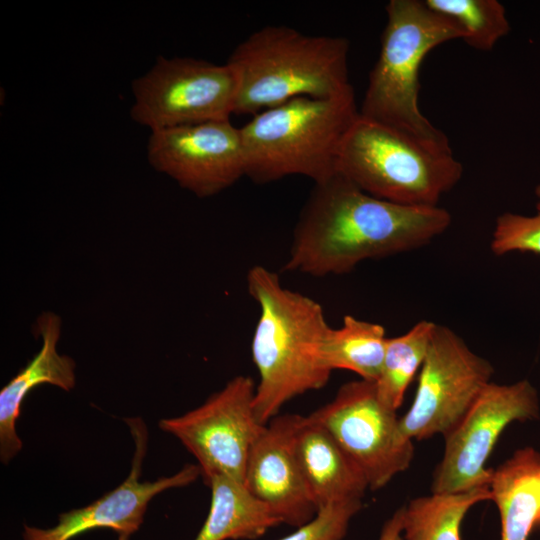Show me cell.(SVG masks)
Listing matches in <instances>:
<instances>
[{"instance_id": "20", "label": "cell", "mask_w": 540, "mask_h": 540, "mask_svg": "<svg viewBox=\"0 0 540 540\" xmlns=\"http://www.w3.org/2000/svg\"><path fill=\"white\" fill-rule=\"evenodd\" d=\"M491 498L490 487L415 498L404 506L403 540H461L460 527L469 509Z\"/></svg>"}, {"instance_id": "2", "label": "cell", "mask_w": 540, "mask_h": 540, "mask_svg": "<svg viewBox=\"0 0 540 540\" xmlns=\"http://www.w3.org/2000/svg\"><path fill=\"white\" fill-rule=\"evenodd\" d=\"M246 284L260 312L251 342L259 374L253 407L266 425L287 402L327 384L320 349L330 326L316 300L284 287L274 271L254 265Z\"/></svg>"}, {"instance_id": "25", "label": "cell", "mask_w": 540, "mask_h": 540, "mask_svg": "<svg viewBox=\"0 0 540 540\" xmlns=\"http://www.w3.org/2000/svg\"><path fill=\"white\" fill-rule=\"evenodd\" d=\"M404 506L385 522L378 540H403Z\"/></svg>"}, {"instance_id": "6", "label": "cell", "mask_w": 540, "mask_h": 540, "mask_svg": "<svg viewBox=\"0 0 540 540\" xmlns=\"http://www.w3.org/2000/svg\"><path fill=\"white\" fill-rule=\"evenodd\" d=\"M336 172L374 197L436 206L461 179L463 165L451 149L426 144L359 113L340 145Z\"/></svg>"}, {"instance_id": "15", "label": "cell", "mask_w": 540, "mask_h": 540, "mask_svg": "<svg viewBox=\"0 0 540 540\" xmlns=\"http://www.w3.org/2000/svg\"><path fill=\"white\" fill-rule=\"evenodd\" d=\"M36 332L42 338L39 352L0 391V459L4 464L22 449L16 423L27 394L40 384L70 391L76 383L74 360L60 355L56 348L61 332L60 317L52 312L43 313L36 321Z\"/></svg>"}, {"instance_id": "17", "label": "cell", "mask_w": 540, "mask_h": 540, "mask_svg": "<svg viewBox=\"0 0 540 540\" xmlns=\"http://www.w3.org/2000/svg\"><path fill=\"white\" fill-rule=\"evenodd\" d=\"M491 500L501 522V540H528L540 524V452L518 449L493 470Z\"/></svg>"}, {"instance_id": "1", "label": "cell", "mask_w": 540, "mask_h": 540, "mask_svg": "<svg viewBox=\"0 0 540 540\" xmlns=\"http://www.w3.org/2000/svg\"><path fill=\"white\" fill-rule=\"evenodd\" d=\"M451 224L436 206L374 197L339 173L314 183L293 229L286 271L313 277L349 273L367 259L429 244Z\"/></svg>"}, {"instance_id": "3", "label": "cell", "mask_w": 540, "mask_h": 540, "mask_svg": "<svg viewBox=\"0 0 540 540\" xmlns=\"http://www.w3.org/2000/svg\"><path fill=\"white\" fill-rule=\"evenodd\" d=\"M349 41L308 35L285 25L262 27L239 43L227 64L238 90L234 114H258L297 97L332 98L353 87Z\"/></svg>"}, {"instance_id": "22", "label": "cell", "mask_w": 540, "mask_h": 540, "mask_svg": "<svg viewBox=\"0 0 540 540\" xmlns=\"http://www.w3.org/2000/svg\"><path fill=\"white\" fill-rule=\"evenodd\" d=\"M460 29L469 46L489 51L510 31L505 7L497 0H424Z\"/></svg>"}, {"instance_id": "18", "label": "cell", "mask_w": 540, "mask_h": 540, "mask_svg": "<svg viewBox=\"0 0 540 540\" xmlns=\"http://www.w3.org/2000/svg\"><path fill=\"white\" fill-rule=\"evenodd\" d=\"M205 483L211 489L210 509L194 540H252L281 523L244 482L214 474Z\"/></svg>"}, {"instance_id": "13", "label": "cell", "mask_w": 540, "mask_h": 540, "mask_svg": "<svg viewBox=\"0 0 540 540\" xmlns=\"http://www.w3.org/2000/svg\"><path fill=\"white\" fill-rule=\"evenodd\" d=\"M134 439L135 451L126 479L92 503L63 512L50 528L24 526L23 540H71L95 529H112L130 536L139 530L150 501L163 491L193 483L201 471L186 464L177 473L155 481H141L142 464L148 447V431L140 418H126Z\"/></svg>"}, {"instance_id": "8", "label": "cell", "mask_w": 540, "mask_h": 540, "mask_svg": "<svg viewBox=\"0 0 540 540\" xmlns=\"http://www.w3.org/2000/svg\"><path fill=\"white\" fill-rule=\"evenodd\" d=\"M538 416L537 391L528 380L504 385L490 382L444 435V453L433 474L431 492L454 494L490 487L493 469L485 464L501 433L514 421Z\"/></svg>"}, {"instance_id": "9", "label": "cell", "mask_w": 540, "mask_h": 540, "mask_svg": "<svg viewBox=\"0 0 540 540\" xmlns=\"http://www.w3.org/2000/svg\"><path fill=\"white\" fill-rule=\"evenodd\" d=\"M309 417L360 467L371 490L386 486L413 460V440L402 431L397 411L380 401L374 382L359 379L343 384L332 401Z\"/></svg>"}, {"instance_id": "4", "label": "cell", "mask_w": 540, "mask_h": 540, "mask_svg": "<svg viewBox=\"0 0 540 540\" xmlns=\"http://www.w3.org/2000/svg\"><path fill=\"white\" fill-rule=\"evenodd\" d=\"M358 115L354 90L332 98L297 97L254 115L240 127L245 176L259 184L291 175L314 183L330 178Z\"/></svg>"}, {"instance_id": "7", "label": "cell", "mask_w": 540, "mask_h": 540, "mask_svg": "<svg viewBox=\"0 0 540 540\" xmlns=\"http://www.w3.org/2000/svg\"><path fill=\"white\" fill-rule=\"evenodd\" d=\"M133 121L152 131L228 120L234 114L237 78L227 64L160 56L132 82Z\"/></svg>"}, {"instance_id": "23", "label": "cell", "mask_w": 540, "mask_h": 540, "mask_svg": "<svg viewBox=\"0 0 540 540\" xmlns=\"http://www.w3.org/2000/svg\"><path fill=\"white\" fill-rule=\"evenodd\" d=\"M535 195L534 215L504 212L496 218L490 243L495 255L521 252L540 256V185L535 188Z\"/></svg>"}, {"instance_id": "16", "label": "cell", "mask_w": 540, "mask_h": 540, "mask_svg": "<svg viewBox=\"0 0 540 540\" xmlns=\"http://www.w3.org/2000/svg\"><path fill=\"white\" fill-rule=\"evenodd\" d=\"M298 463L317 511L362 500L368 481L354 460L319 423L303 416L295 436Z\"/></svg>"}, {"instance_id": "19", "label": "cell", "mask_w": 540, "mask_h": 540, "mask_svg": "<svg viewBox=\"0 0 540 540\" xmlns=\"http://www.w3.org/2000/svg\"><path fill=\"white\" fill-rule=\"evenodd\" d=\"M387 337L385 328L352 315L341 327H330L320 349L323 365L329 371L345 369L360 379L375 382L381 372Z\"/></svg>"}, {"instance_id": "14", "label": "cell", "mask_w": 540, "mask_h": 540, "mask_svg": "<svg viewBox=\"0 0 540 540\" xmlns=\"http://www.w3.org/2000/svg\"><path fill=\"white\" fill-rule=\"evenodd\" d=\"M303 416L278 414L263 428L251 447L244 484L286 523L298 528L311 521L317 508L304 481L295 450Z\"/></svg>"}, {"instance_id": "24", "label": "cell", "mask_w": 540, "mask_h": 540, "mask_svg": "<svg viewBox=\"0 0 540 540\" xmlns=\"http://www.w3.org/2000/svg\"><path fill=\"white\" fill-rule=\"evenodd\" d=\"M361 507V500L329 504L319 509L311 521L279 540H342Z\"/></svg>"}, {"instance_id": "21", "label": "cell", "mask_w": 540, "mask_h": 540, "mask_svg": "<svg viewBox=\"0 0 540 540\" xmlns=\"http://www.w3.org/2000/svg\"><path fill=\"white\" fill-rule=\"evenodd\" d=\"M436 325L422 320L406 333L387 338L381 372L374 382L387 408L397 411L401 406L407 388L425 361Z\"/></svg>"}, {"instance_id": "5", "label": "cell", "mask_w": 540, "mask_h": 540, "mask_svg": "<svg viewBox=\"0 0 540 540\" xmlns=\"http://www.w3.org/2000/svg\"><path fill=\"white\" fill-rule=\"evenodd\" d=\"M379 57L369 74L359 113L441 149L448 137L420 111L419 70L435 47L461 39L457 25L423 0H390Z\"/></svg>"}, {"instance_id": "12", "label": "cell", "mask_w": 540, "mask_h": 540, "mask_svg": "<svg viewBox=\"0 0 540 540\" xmlns=\"http://www.w3.org/2000/svg\"><path fill=\"white\" fill-rule=\"evenodd\" d=\"M147 158L198 197L229 188L246 170L240 128L230 119L152 131Z\"/></svg>"}, {"instance_id": "11", "label": "cell", "mask_w": 540, "mask_h": 540, "mask_svg": "<svg viewBox=\"0 0 540 540\" xmlns=\"http://www.w3.org/2000/svg\"><path fill=\"white\" fill-rule=\"evenodd\" d=\"M256 384L238 375L187 413L159 421L195 457L204 481L225 474L244 482L252 445L262 432L253 401Z\"/></svg>"}, {"instance_id": "10", "label": "cell", "mask_w": 540, "mask_h": 540, "mask_svg": "<svg viewBox=\"0 0 540 540\" xmlns=\"http://www.w3.org/2000/svg\"><path fill=\"white\" fill-rule=\"evenodd\" d=\"M494 368L444 325H436L419 371L416 394L400 417L402 431L412 440L446 435L491 382Z\"/></svg>"}, {"instance_id": "26", "label": "cell", "mask_w": 540, "mask_h": 540, "mask_svg": "<svg viewBox=\"0 0 540 540\" xmlns=\"http://www.w3.org/2000/svg\"><path fill=\"white\" fill-rule=\"evenodd\" d=\"M128 538L129 536L127 535L119 534L117 537V540H128Z\"/></svg>"}]
</instances>
